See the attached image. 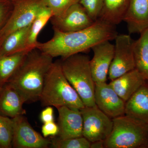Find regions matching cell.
I'll return each mask as SVG.
<instances>
[{
    "label": "cell",
    "instance_id": "obj_1",
    "mask_svg": "<svg viewBox=\"0 0 148 148\" xmlns=\"http://www.w3.org/2000/svg\"><path fill=\"white\" fill-rule=\"evenodd\" d=\"M53 30V37L45 42H38L36 47L53 58H64L85 53L99 43L114 40L118 35L116 26L100 18L81 31L62 32Z\"/></svg>",
    "mask_w": 148,
    "mask_h": 148
},
{
    "label": "cell",
    "instance_id": "obj_2",
    "mask_svg": "<svg viewBox=\"0 0 148 148\" xmlns=\"http://www.w3.org/2000/svg\"><path fill=\"white\" fill-rule=\"evenodd\" d=\"M53 59L38 49L30 51L7 84L18 92L25 103L39 101Z\"/></svg>",
    "mask_w": 148,
    "mask_h": 148
},
{
    "label": "cell",
    "instance_id": "obj_3",
    "mask_svg": "<svg viewBox=\"0 0 148 148\" xmlns=\"http://www.w3.org/2000/svg\"><path fill=\"white\" fill-rule=\"evenodd\" d=\"M42 106L56 108L66 107L81 110L85 106L62 71L60 60L53 62L49 70L40 97Z\"/></svg>",
    "mask_w": 148,
    "mask_h": 148
},
{
    "label": "cell",
    "instance_id": "obj_4",
    "mask_svg": "<svg viewBox=\"0 0 148 148\" xmlns=\"http://www.w3.org/2000/svg\"><path fill=\"white\" fill-rule=\"evenodd\" d=\"M89 56L77 53L60 60L62 71L77 92L86 107L96 106L95 82L92 77Z\"/></svg>",
    "mask_w": 148,
    "mask_h": 148
},
{
    "label": "cell",
    "instance_id": "obj_5",
    "mask_svg": "<svg viewBox=\"0 0 148 148\" xmlns=\"http://www.w3.org/2000/svg\"><path fill=\"white\" fill-rule=\"evenodd\" d=\"M112 120V129L104 141L105 148H147V125L125 115Z\"/></svg>",
    "mask_w": 148,
    "mask_h": 148
},
{
    "label": "cell",
    "instance_id": "obj_6",
    "mask_svg": "<svg viewBox=\"0 0 148 148\" xmlns=\"http://www.w3.org/2000/svg\"><path fill=\"white\" fill-rule=\"evenodd\" d=\"M12 2V12L0 30V45L12 33L31 25L37 14L45 6L42 0H14Z\"/></svg>",
    "mask_w": 148,
    "mask_h": 148
},
{
    "label": "cell",
    "instance_id": "obj_7",
    "mask_svg": "<svg viewBox=\"0 0 148 148\" xmlns=\"http://www.w3.org/2000/svg\"><path fill=\"white\" fill-rule=\"evenodd\" d=\"M82 114L83 136L90 143L105 141L112 129L113 120L97 106L86 107L80 110Z\"/></svg>",
    "mask_w": 148,
    "mask_h": 148
},
{
    "label": "cell",
    "instance_id": "obj_8",
    "mask_svg": "<svg viewBox=\"0 0 148 148\" xmlns=\"http://www.w3.org/2000/svg\"><path fill=\"white\" fill-rule=\"evenodd\" d=\"M114 40L113 58L108 75L111 81L135 69L133 40L130 35L118 34Z\"/></svg>",
    "mask_w": 148,
    "mask_h": 148
},
{
    "label": "cell",
    "instance_id": "obj_9",
    "mask_svg": "<svg viewBox=\"0 0 148 148\" xmlns=\"http://www.w3.org/2000/svg\"><path fill=\"white\" fill-rule=\"evenodd\" d=\"M13 121L12 147L48 148L50 139L44 138L31 126L24 115L12 119Z\"/></svg>",
    "mask_w": 148,
    "mask_h": 148
},
{
    "label": "cell",
    "instance_id": "obj_10",
    "mask_svg": "<svg viewBox=\"0 0 148 148\" xmlns=\"http://www.w3.org/2000/svg\"><path fill=\"white\" fill-rule=\"evenodd\" d=\"M53 29L62 32L81 31L92 26L93 21L79 3L74 5L59 16L50 19Z\"/></svg>",
    "mask_w": 148,
    "mask_h": 148
},
{
    "label": "cell",
    "instance_id": "obj_11",
    "mask_svg": "<svg viewBox=\"0 0 148 148\" xmlns=\"http://www.w3.org/2000/svg\"><path fill=\"white\" fill-rule=\"evenodd\" d=\"M94 99L98 108L112 119L124 115L125 102L109 84L95 83Z\"/></svg>",
    "mask_w": 148,
    "mask_h": 148
},
{
    "label": "cell",
    "instance_id": "obj_12",
    "mask_svg": "<svg viewBox=\"0 0 148 148\" xmlns=\"http://www.w3.org/2000/svg\"><path fill=\"white\" fill-rule=\"evenodd\" d=\"M114 49V45L109 40L99 43L91 49L93 56L90 59V67L95 83L107 81L113 58Z\"/></svg>",
    "mask_w": 148,
    "mask_h": 148
},
{
    "label": "cell",
    "instance_id": "obj_13",
    "mask_svg": "<svg viewBox=\"0 0 148 148\" xmlns=\"http://www.w3.org/2000/svg\"><path fill=\"white\" fill-rule=\"evenodd\" d=\"M57 109L59 128L57 136L62 139L82 137L83 120L80 110L66 107Z\"/></svg>",
    "mask_w": 148,
    "mask_h": 148
},
{
    "label": "cell",
    "instance_id": "obj_14",
    "mask_svg": "<svg viewBox=\"0 0 148 148\" xmlns=\"http://www.w3.org/2000/svg\"><path fill=\"white\" fill-rule=\"evenodd\" d=\"M129 34H140L148 28V0H129L123 17Z\"/></svg>",
    "mask_w": 148,
    "mask_h": 148
},
{
    "label": "cell",
    "instance_id": "obj_15",
    "mask_svg": "<svg viewBox=\"0 0 148 148\" xmlns=\"http://www.w3.org/2000/svg\"><path fill=\"white\" fill-rule=\"evenodd\" d=\"M146 82L142 74L135 69L111 81L109 84L126 102Z\"/></svg>",
    "mask_w": 148,
    "mask_h": 148
},
{
    "label": "cell",
    "instance_id": "obj_16",
    "mask_svg": "<svg viewBox=\"0 0 148 148\" xmlns=\"http://www.w3.org/2000/svg\"><path fill=\"white\" fill-rule=\"evenodd\" d=\"M24 103L21 95L8 84L0 88V114L2 115L13 119L25 114Z\"/></svg>",
    "mask_w": 148,
    "mask_h": 148
},
{
    "label": "cell",
    "instance_id": "obj_17",
    "mask_svg": "<svg viewBox=\"0 0 148 148\" xmlns=\"http://www.w3.org/2000/svg\"><path fill=\"white\" fill-rule=\"evenodd\" d=\"M125 115L148 125V83L147 82L125 102Z\"/></svg>",
    "mask_w": 148,
    "mask_h": 148
},
{
    "label": "cell",
    "instance_id": "obj_18",
    "mask_svg": "<svg viewBox=\"0 0 148 148\" xmlns=\"http://www.w3.org/2000/svg\"><path fill=\"white\" fill-rule=\"evenodd\" d=\"M31 25L12 33L3 40L0 45V56L30 51L27 49L26 44Z\"/></svg>",
    "mask_w": 148,
    "mask_h": 148
},
{
    "label": "cell",
    "instance_id": "obj_19",
    "mask_svg": "<svg viewBox=\"0 0 148 148\" xmlns=\"http://www.w3.org/2000/svg\"><path fill=\"white\" fill-rule=\"evenodd\" d=\"M140 35L138 39L133 42L135 69L148 83V28Z\"/></svg>",
    "mask_w": 148,
    "mask_h": 148
},
{
    "label": "cell",
    "instance_id": "obj_20",
    "mask_svg": "<svg viewBox=\"0 0 148 148\" xmlns=\"http://www.w3.org/2000/svg\"><path fill=\"white\" fill-rule=\"evenodd\" d=\"M129 0H103L99 18L116 26L123 21Z\"/></svg>",
    "mask_w": 148,
    "mask_h": 148
},
{
    "label": "cell",
    "instance_id": "obj_21",
    "mask_svg": "<svg viewBox=\"0 0 148 148\" xmlns=\"http://www.w3.org/2000/svg\"><path fill=\"white\" fill-rule=\"evenodd\" d=\"M29 51L0 56V88L7 83Z\"/></svg>",
    "mask_w": 148,
    "mask_h": 148
},
{
    "label": "cell",
    "instance_id": "obj_22",
    "mask_svg": "<svg viewBox=\"0 0 148 148\" xmlns=\"http://www.w3.org/2000/svg\"><path fill=\"white\" fill-rule=\"evenodd\" d=\"M52 16L53 14L51 10L46 6L37 14L31 24L26 44L27 50L31 51L36 48L39 42L37 40L38 36Z\"/></svg>",
    "mask_w": 148,
    "mask_h": 148
},
{
    "label": "cell",
    "instance_id": "obj_23",
    "mask_svg": "<svg viewBox=\"0 0 148 148\" xmlns=\"http://www.w3.org/2000/svg\"><path fill=\"white\" fill-rule=\"evenodd\" d=\"M50 147L53 148H90L91 143L83 136L62 139L58 136L51 137Z\"/></svg>",
    "mask_w": 148,
    "mask_h": 148
},
{
    "label": "cell",
    "instance_id": "obj_24",
    "mask_svg": "<svg viewBox=\"0 0 148 148\" xmlns=\"http://www.w3.org/2000/svg\"><path fill=\"white\" fill-rule=\"evenodd\" d=\"M12 119L0 114V148L12 147Z\"/></svg>",
    "mask_w": 148,
    "mask_h": 148
},
{
    "label": "cell",
    "instance_id": "obj_25",
    "mask_svg": "<svg viewBox=\"0 0 148 148\" xmlns=\"http://www.w3.org/2000/svg\"><path fill=\"white\" fill-rule=\"evenodd\" d=\"M81 0H42L46 6L51 10L53 16L64 14L72 6L79 3Z\"/></svg>",
    "mask_w": 148,
    "mask_h": 148
},
{
    "label": "cell",
    "instance_id": "obj_26",
    "mask_svg": "<svg viewBox=\"0 0 148 148\" xmlns=\"http://www.w3.org/2000/svg\"><path fill=\"white\" fill-rule=\"evenodd\" d=\"M80 3L93 21L99 18L103 6V0H81Z\"/></svg>",
    "mask_w": 148,
    "mask_h": 148
},
{
    "label": "cell",
    "instance_id": "obj_27",
    "mask_svg": "<svg viewBox=\"0 0 148 148\" xmlns=\"http://www.w3.org/2000/svg\"><path fill=\"white\" fill-rule=\"evenodd\" d=\"M13 7L11 0H0V30L8 20Z\"/></svg>",
    "mask_w": 148,
    "mask_h": 148
},
{
    "label": "cell",
    "instance_id": "obj_28",
    "mask_svg": "<svg viewBox=\"0 0 148 148\" xmlns=\"http://www.w3.org/2000/svg\"><path fill=\"white\" fill-rule=\"evenodd\" d=\"M42 133L44 138H47L57 136L59 132V128L58 124L54 121L43 123L41 128Z\"/></svg>",
    "mask_w": 148,
    "mask_h": 148
},
{
    "label": "cell",
    "instance_id": "obj_29",
    "mask_svg": "<svg viewBox=\"0 0 148 148\" xmlns=\"http://www.w3.org/2000/svg\"><path fill=\"white\" fill-rule=\"evenodd\" d=\"M44 109L40 114V119L43 123L54 121V112L51 106H47Z\"/></svg>",
    "mask_w": 148,
    "mask_h": 148
},
{
    "label": "cell",
    "instance_id": "obj_30",
    "mask_svg": "<svg viewBox=\"0 0 148 148\" xmlns=\"http://www.w3.org/2000/svg\"><path fill=\"white\" fill-rule=\"evenodd\" d=\"M103 140L95 141L91 143L90 148H105V143Z\"/></svg>",
    "mask_w": 148,
    "mask_h": 148
},
{
    "label": "cell",
    "instance_id": "obj_31",
    "mask_svg": "<svg viewBox=\"0 0 148 148\" xmlns=\"http://www.w3.org/2000/svg\"><path fill=\"white\" fill-rule=\"evenodd\" d=\"M147 148H148V143L147 146Z\"/></svg>",
    "mask_w": 148,
    "mask_h": 148
},
{
    "label": "cell",
    "instance_id": "obj_32",
    "mask_svg": "<svg viewBox=\"0 0 148 148\" xmlns=\"http://www.w3.org/2000/svg\"><path fill=\"white\" fill-rule=\"evenodd\" d=\"M11 1H14V0H11Z\"/></svg>",
    "mask_w": 148,
    "mask_h": 148
},
{
    "label": "cell",
    "instance_id": "obj_33",
    "mask_svg": "<svg viewBox=\"0 0 148 148\" xmlns=\"http://www.w3.org/2000/svg\"></svg>",
    "mask_w": 148,
    "mask_h": 148
}]
</instances>
